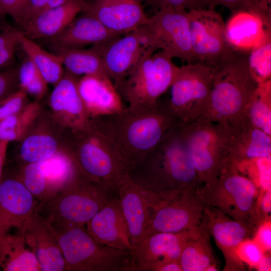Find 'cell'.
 Listing matches in <instances>:
<instances>
[{
    "label": "cell",
    "mask_w": 271,
    "mask_h": 271,
    "mask_svg": "<svg viewBox=\"0 0 271 271\" xmlns=\"http://www.w3.org/2000/svg\"><path fill=\"white\" fill-rule=\"evenodd\" d=\"M91 121L114 142L128 172L137 167L179 121L169 101L160 98L150 105L125 106L118 112Z\"/></svg>",
    "instance_id": "6da1fadb"
},
{
    "label": "cell",
    "mask_w": 271,
    "mask_h": 271,
    "mask_svg": "<svg viewBox=\"0 0 271 271\" xmlns=\"http://www.w3.org/2000/svg\"><path fill=\"white\" fill-rule=\"evenodd\" d=\"M128 174L138 184L167 199L195 193L202 185L177 124Z\"/></svg>",
    "instance_id": "7a4b0ae2"
},
{
    "label": "cell",
    "mask_w": 271,
    "mask_h": 271,
    "mask_svg": "<svg viewBox=\"0 0 271 271\" xmlns=\"http://www.w3.org/2000/svg\"><path fill=\"white\" fill-rule=\"evenodd\" d=\"M248 52L235 50L212 65L213 79L209 106L204 116L235 127L259 85L249 69Z\"/></svg>",
    "instance_id": "3957f363"
},
{
    "label": "cell",
    "mask_w": 271,
    "mask_h": 271,
    "mask_svg": "<svg viewBox=\"0 0 271 271\" xmlns=\"http://www.w3.org/2000/svg\"><path fill=\"white\" fill-rule=\"evenodd\" d=\"M177 125L201 182H212L230 157L240 129L205 116Z\"/></svg>",
    "instance_id": "277c9868"
},
{
    "label": "cell",
    "mask_w": 271,
    "mask_h": 271,
    "mask_svg": "<svg viewBox=\"0 0 271 271\" xmlns=\"http://www.w3.org/2000/svg\"><path fill=\"white\" fill-rule=\"evenodd\" d=\"M195 196L203 205L216 207L244 224L252 235L262 222L257 211L259 190L230 158L216 178L200 186Z\"/></svg>",
    "instance_id": "5b68a950"
},
{
    "label": "cell",
    "mask_w": 271,
    "mask_h": 271,
    "mask_svg": "<svg viewBox=\"0 0 271 271\" xmlns=\"http://www.w3.org/2000/svg\"><path fill=\"white\" fill-rule=\"evenodd\" d=\"M70 156L78 173L85 179L111 194H117L119 181L128 173L112 140L91 122L75 129Z\"/></svg>",
    "instance_id": "8992f818"
},
{
    "label": "cell",
    "mask_w": 271,
    "mask_h": 271,
    "mask_svg": "<svg viewBox=\"0 0 271 271\" xmlns=\"http://www.w3.org/2000/svg\"><path fill=\"white\" fill-rule=\"evenodd\" d=\"M53 226L66 271H132L130 250L99 243L84 226Z\"/></svg>",
    "instance_id": "52a82bcc"
},
{
    "label": "cell",
    "mask_w": 271,
    "mask_h": 271,
    "mask_svg": "<svg viewBox=\"0 0 271 271\" xmlns=\"http://www.w3.org/2000/svg\"><path fill=\"white\" fill-rule=\"evenodd\" d=\"M155 52L146 50L125 76L114 83L126 106L152 105L170 88L179 66L164 52Z\"/></svg>",
    "instance_id": "ba28073f"
},
{
    "label": "cell",
    "mask_w": 271,
    "mask_h": 271,
    "mask_svg": "<svg viewBox=\"0 0 271 271\" xmlns=\"http://www.w3.org/2000/svg\"><path fill=\"white\" fill-rule=\"evenodd\" d=\"M113 195L78 173L35 213L53 225L85 226Z\"/></svg>",
    "instance_id": "9c48e42d"
},
{
    "label": "cell",
    "mask_w": 271,
    "mask_h": 271,
    "mask_svg": "<svg viewBox=\"0 0 271 271\" xmlns=\"http://www.w3.org/2000/svg\"><path fill=\"white\" fill-rule=\"evenodd\" d=\"M139 28L146 50H160L172 59L188 63L195 62L188 11L160 8Z\"/></svg>",
    "instance_id": "30bf717a"
},
{
    "label": "cell",
    "mask_w": 271,
    "mask_h": 271,
    "mask_svg": "<svg viewBox=\"0 0 271 271\" xmlns=\"http://www.w3.org/2000/svg\"><path fill=\"white\" fill-rule=\"evenodd\" d=\"M213 79V68L209 64L193 62L179 67L168 100L178 123H187L206 114Z\"/></svg>",
    "instance_id": "8fae6325"
},
{
    "label": "cell",
    "mask_w": 271,
    "mask_h": 271,
    "mask_svg": "<svg viewBox=\"0 0 271 271\" xmlns=\"http://www.w3.org/2000/svg\"><path fill=\"white\" fill-rule=\"evenodd\" d=\"M192 51L195 61L212 66L235 49L228 42L225 23L214 9L188 11Z\"/></svg>",
    "instance_id": "7c38bea8"
},
{
    "label": "cell",
    "mask_w": 271,
    "mask_h": 271,
    "mask_svg": "<svg viewBox=\"0 0 271 271\" xmlns=\"http://www.w3.org/2000/svg\"><path fill=\"white\" fill-rule=\"evenodd\" d=\"M117 196L125 219L131 245L145 238L152 213L164 199L142 187L126 174L119 181Z\"/></svg>",
    "instance_id": "4fadbf2b"
},
{
    "label": "cell",
    "mask_w": 271,
    "mask_h": 271,
    "mask_svg": "<svg viewBox=\"0 0 271 271\" xmlns=\"http://www.w3.org/2000/svg\"><path fill=\"white\" fill-rule=\"evenodd\" d=\"M203 209V205L195 193L164 199L152 213L145 237L158 232L177 233L198 229Z\"/></svg>",
    "instance_id": "5bb4252c"
},
{
    "label": "cell",
    "mask_w": 271,
    "mask_h": 271,
    "mask_svg": "<svg viewBox=\"0 0 271 271\" xmlns=\"http://www.w3.org/2000/svg\"><path fill=\"white\" fill-rule=\"evenodd\" d=\"M201 224L212 236L221 251L224 271H244V264L237 254V248L244 239L251 238L252 232L244 224L219 209L203 205Z\"/></svg>",
    "instance_id": "9a60e30c"
},
{
    "label": "cell",
    "mask_w": 271,
    "mask_h": 271,
    "mask_svg": "<svg viewBox=\"0 0 271 271\" xmlns=\"http://www.w3.org/2000/svg\"><path fill=\"white\" fill-rule=\"evenodd\" d=\"M38 201L17 178L0 181V236L15 228L23 233L35 213Z\"/></svg>",
    "instance_id": "2e32d148"
},
{
    "label": "cell",
    "mask_w": 271,
    "mask_h": 271,
    "mask_svg": "<svg viewBox=\"0 0 271 271\" xmlns=\"http://www.w3.org/2000/svg\"><path fill=\"white\" fill-rule=\"evenodd\" d=\"M83 12L97 19L108 30L124 35L146 23L148 18L140 0H90Z\"/></svg>",
    "instance_id": "e0dca14e"
},
{
    "label": "cell",
    "mask_w": 271,
    "mask_h": 271,
    "mask_svg": "<svg viewBox=\"0 0 271 271\" xmlns=\"http://www.w3.org/2000/svg\"><path fill=\"white\" fill-rule=\"evenodd\" d=\"M199 228L177 233L158 232L142 240L130 250L132 271H144L155 262L179 260L185 244L200 232Z\"/></svg>",
    "instance_id": "ac0fdd59"
},
{
    "label": "cell",
    "mask_w": 271,
    "mask_h": 271,
    "mask_svg": "<svg viewBox=\"0 0 271 271\" xmlns=\"http://www.w3.org/2000/svg\"><path fill=\"white\" fill-rule=\"evenodd\" d=\"M85 225L89 234L102 245L122 250L133 248L117 195L111 196Z\"/></svg>",
    "instance_id": "d6986e66"
},
{
    "label": "cell",
    "mask_w": 271,
    "mask_h": 271,
    "mask_svg": "<svg viewBox=\"0 0 271 271\" xmlns=\"http://www.w3.org/2000/svg\"><path fill=\"white\" fill-rule=\"evenodd\" d=\"M23 233L27 245L38 260L41 270H66L57 233L52 224L35 213L27 223Z\"/></svg>",
    "instance_id": "ffe728a7"
},
{
    "label": "cell",
    "mask_w": 271,
    "mask_h": 271,
    "mask_svg": "<svg viewBox=\"0 0 271 271\" xmlns=\"http://www.w3.org/2000/svg\"><path fill=\"white\" fill-rule=\"evenodd\" d=\"M100 47L104 69L113 83L123 78L147 50L139 27Z\"/></svg>",
    "instance_id": "44dd1931"
},
{
    "label": "cell",
    "mask_w": 271,
    "mask_h": 271,
    "mask_svg": "<svg viewBox=\"0 0 271 271\" xmlns=\"http://www.w3.org/2000/svg\"><path fill=\"white\" fill-rule=\"evenodd\" d=\"M77 87L88 116L93 118L118 112L126 106L108 76H83Z\"/></svg>",
    "instance_id": "7402d4cb"
},
{
    "label": "cell",
    "mask_w": 271,
    "mask_h": 271,
    "mask_svg": "<svg viewBox=\"0 0 271 271\" xmlns=\"http://www.w3.org/2000/svg\"><path fill=\"white\" fill-rule=\"evenodd\" d=\"M81 13L60 34L49 40L51 47L81 49L104 46L120 36L110 32L91 15Z\"/></svg>",
    "instance_id": "603a6c76"
},
{
    "label": "cell",
    "mask_w": 271,
    "mask_h": 271,
    "mask_svg": "<svg viewBox=\"0 0 271 271\" xmlns=\"http://www.w3.org/2000/svg\"><path fill=\"white\" fill-rule=\"evenodd\" d=\"M85 0H71L61 7L43 11L22 27L33 40H50L60 34L84 9Z\"/></svg>",
    "instance_id": "cb8c5ba5"
},
{
    "label": "cell",
    "mask_w": 271,
    "mask_h": 271,
    "mask_svg": "<svg viewBox=\"0 0 271 271\" xmlns=\"http://www.w3.org/2000/svg\"><path fill=\"white\" fill-rule=\"evenodd\" d=\"M225 32L228 42L235 49L246 52L271 33L259 17L243 11L233 13L225 24Z\"/></svg>",
    "instance_id": "d4e9b609"
},
{
    "label": "cell",
    "mask_w": 271,
    "mask_h": 271,
    "mask_svg": "<svg viewBox=\"0 0 271 271\" xmlns=\"http://www.w3.org/2000/svg\"><path fill=\"white\" fill-rule=\"evenodd\" d=\"M77 82L75 76L66 71L55 85L50 101L55 110L66 113L75 128L80 129L88 125L90 120L79 93Z\"/></svg>",
    "instance_id": "484cf974"
},
{
    "label": "cell",
    "mask_w": 271,
    "mask_h": 271,
    "mask_svg": "<svg viewBox=\"0 0 271 271\" xmlns=\"http://www.w3.org/2000/svg\"><path fill=\"white\" fill-rule=\"evenodd\" d=\"M23 233L0 236V266L4 271H40L38 260L26 248Z\"/></svg>",
    "instance_id": "4316f807"
},
{
    "label": "cell",
    "mask_w": 271,
    "mask_h": 271,
    "mask_svg": "<svg viewBox=\"0 0 271 271\" xmlns=\"http://www.w3.org/2000/svg\"><path fill=\"white\" fill-rule=\"evenodd\" d=\"M51 48L60 58L66 71L75 77L108 76L103 66L100 46L88 49Z\"/></svg>",
    "instance_id": "83f0119b"
},
{
    "label": "cell",
    "mask_w": 271,
    "mask_h": 271,
    "mask_svg": "<svg viewBox=\"0 0 271 271\" xmlns=\"http://www.w3.org/2000/svg\"><path fill=\"white\" fill-rule=\"evenodd\" d=\"M254 127L271 135V80L260 84L240 116L235 127Z\"/></svg>",
    "instance_id": "f1b7e54d"
},
{
    "label": "cell",
    "mask_w": 271,
    "mask_h": 271,
    "mask_svg": "<svg viewBox=\"0 0 271 271\" xmlns=\"http://www.w3.org/2000/svg\"><path fill=\"white\" fill-rule=\"evenodd\" d=\"M239 129L229 158L236 164L270 158L271 135L254 127H245Z\"/></svg>",
    "instance_id": "f546056e"
},
{
    "label": "cell",
    "mask_w": 271,
    "mask_h": 271,
    "mask_svg": "<svg viewBox=\"0 0 271 271\" xmlns=\"http://www.w3.org/2000/svg\"><path fill=\"white\" fill-rule=\"evenodd\" d=\"M19 46L32 62L47 83L56 84L64 75L63 65L55 53L43 49L21 31Z\"/></svg>",
    "instance_id": "4dcf8cb0"
},
{
    "label": "cell",
    "mask_w": 271,
    "mask_h": 271,
    "mask_svg": "<svg viewBox=\"0 0 271 271\" xmlns=\"http://www.w3.org/2000/svg\"><path fill=\"white\" fill-rule=\"evenodd\" d=\"M207 230L201 224L199 234L184 246L179 257L183 271H205L211 265H217Z\"/></svg>",
    "instance_id": "1f68e13d"
},
{
    "label": "cell",
    "mask_w": 271,
    "mask_h": 271,
    "mask_svg": "<svg viewBox=\"0 0 271 271\" xmlns=\"http://www.w3.org/2000/svg\"><path fill=\"white\" fill-rule=\"evenodd\" d=\"M248 64L259 84L271 80V33L249 51Z\"/></svg>",
    "instance_id": "d6a6232c"
},
{
    "label": "cell",
    "mask_w": 271,
    "mask_h": 271,
    "mask_svg": "<svg viewBox=\"0 0 271 271\" xmlns=\"http://www.w3.org/2000/svg\"><path fill=\"white\" fill-rule=\"evenodd\" d=\"M57 143L48 135H33L23 142L20 155L26 163H33L47 160L56 154Z\"/></svg>",
    "instance_id": "836d02e7"
},
{
    "label": "cell",
    "mask_w": 271,
    "mask_h": 271,
    "mask_svg": "<svg viewBox=\"0 0 271 271\" xmlns=\"http://www.w3.org/2000/svg\"><path fill=\"white\" fill-rule=\"evenodd\" d=\"M211 7L223 6L233 13L248 12L259 17L264 26L271 30V0H209Z\"/></svg>",
    "instance_id": "e575fe53"
},
{
    "label": "cell",
    "mask_w": 271,
    "mask_h": 271,
    "mask_svg": "<svg viewBox=\"0 0 271 271\" xmlns=\"http://www.w3.org/2000/svg\"><path fill=\"white\" fill-rule=\"evenodd\" d=\"M18 78L19 86L24 92L41 96L46 91V82L27 56L18 67Z\"/></svg>",
    "instance_id": "d590c367"
},
{
    "label": "cell",
    "mask_w": 271,
    "mask_h": 271,
    "mask_svg": "<svg viewBox=\"0 0 271 271\" xmlns=\"http://www.w3.org/2000/svg\"><path fill=\"white\" fill-rule=\"evenodd\" d=\"M20 32L8 24L0 31V71L14 68Z\"/></svg>",
    "instance_id": "8d00e7d4"
},
{
    "label": "cell",
    "mask_w": 271,
    "mask_h": 271,
    "mask_svg": "<svg viewBox=\"0 0 271 271\" xmlns=\"http://www.w3.org/2000/svg\"><path fill=\"white\" fill-rule=\"evenodd\" d=\"M237 254L244 264L256 269L265 253L251 238H247L238 245Z\"/></svg>",
    "instance_id": "74e56055"
},
{
    "label": "cell",
    "mask_w": 271,
    "mask_h": 271,
    "mask_svg": "<svg viewBox=\"0 0 271 271\" xmlns=\"http://www.w3.org/2000/svg\"><path fill=\"white\" fill-rule=\"evenodd\" d=\"M155 3L159 9L170 8L187 11L212 9L209 0H156Z\"/></svg>",
    "instance_id": "f35d334b"
},
{
    "label": "cell",
    "mask_w": 271,
    "mask_h": 271,
    "mask_svg": "<svg viewBox=\"0 0 271 271\" xmlns=\"http://www.w3.org/2000/svg\"><path fill=\"white\" fill-rule=\"evenodd\" d=\"M25 98V92L19 90L0 101V121L16 114L21 108Z\"/></svg>",
    "instance_id": "ab89813d"
},
{
    "label": "cell",
    "mask_w": 271,
    "mask_h": 271,
    "mask_svg": "<svg viewBox=\"0 0 271 271\" xmlns=\"http://www.w3.org/2000/svg\"><path fill=\"white\" fill-rule=\"evenodd\" d=\"M18 67L0 71V101L16 92L19 85Z\"/></svg>",
    "instance_id": "60d3db41"
},
{
    "label": "cell",
    "mask_w": 271,
    "mask_h": 271,
    "mask_svg": "<svg viewBox=\"0 0 271 271\" xmlns=\"http://www.w3.org/2000/svg\"><path fill=\"white\" fill-rule=\"evenodd\" d=\"M28 0H0V15H9L19 25Z\"/></svg>",
    "instance_id": "b9f144b4"
},
{
    "label": "cell",
    "mask_w": 271,
    "mask_h": 271,
    "mask_svg": "<svg viewBox=\"0 0 271 271\" xmlns=\"http://www.w3.org/2000/svg\"><path fill=\"white\" fill-rule=\"evenodd\" d=\"M251 239L257 243L264 253H270L271 219L262 221L256 229Z\"/></svg>",
    "instance_id": "7bdbcfd3"
},
{
    "label": "cell",
    "mask_w": 271,
    "mask_h": 271,
    "mask_svg": "<svg viewBox=\"0 0 271 271\" xmlns=\"http://www.w3.org/2000/svg\"><path fill=\"white\" fill-rule=\"evenodd\" d=\"M49 0H28L19 26L22 28L43 12Z\"/></svg>",
    "instance_id": "ee69618b"
},
{
    "label": "cell",
    "mask_w": 271,
    "mask_h": 271,
    "mask_svg": "<svg viewBox=\"0 0 271 271\" xmlns=\"http://www.w3.org/2000/svg\"><path fill=\"white\" fill-rule=\"evenodd\" d=\"M257 211L259 217L262 221L271 219V187L258 196L257 201Z\"/></svg>",
    "instance_id": "f6af8a7d"
},
{
    "label": "cell",
    "mask_w": 271,
    "mask_h": 271,
    "mask_svg": "<svg viewBox=\"0 0 271 271\" xmlns=\"http://www.w3.org/2000/svg\"><path fill=\"white\" fill-rule=\"evenodd\" d=\"M144 271H183L179 260L155 262L146 266Z\"/></svg>",
    "instance_id": "bcb514c9"
},
{
    "label": "cell",
    "mask_w": 271,
    "mask_h": 271,
    "mask_svg": "<svg viewBox=\"0 0 271 271\" xmlns=\"http://www.w3.org/2000/svg\"><path fill=\"white\" fill-rule=\"evenodd\" d=\"M270 253H265L256 269L259 271H270L271 269Z\"/></svg>",
    "instance_id": "7dc6e473"
},
{
    "label": "cell",
    "mask_w": 271,
    "mask_h": 271,
    "mask_svg": "<svg viewBox=\"0 0 271 271\" xmlns=\"http://www.w3.org/2000/svg\"><path fill=\"white\" fill-rule=\"evenodd\" d=\"M7 142L0 141V181L2 178L3 167L6 157Z\"/></svg>",
    "instance_id": "c3c4849f"
},
{
    "label": "cell",
    "mask_w": 271,
    "mask_h": 271,
    "mask_svg": "<svg viewBox=\"0 0 271 271\" xmlns=\"http://www.w3.org/2000/svg\"><path fill=\"white\" fill-rule=\"evenodd\" d=\"M70 1L71 0H49L44 11L61 7Z\"/></svg>",
    "instance_id": "681fc988"
},
{
    "label": "cell",
    "mask_w": 271,
    "mask_h": 271,
    "mask_svg": "<svg viewBox=\"0 0 271 271\" xmlns=\"http://www.w3.org/2000/svg\"><path fill=\"white\" fill-rule=\"evenodd\" d=\"M219 270L217 265H211L208 266L205 271H218Z\"/></svg>",
    "instance_id": "f907efd6"
},
{
    "label": "cell",
    "mask_w": 271,
    "mask_h": 271,
    "mask_svg": "<svg viewBox=\"0 0 271 271\" xmlns=\"http://www.w3.org/2000/svg\"><path fill=\"white\" fill-rule=\"evenodd\" d=\"M3 16L0 15V31H1L5 26L7 25L5 23H4L2 20V18Z\"/></svg>",
    "instance_id": "816d5d0a"
},
{
    "label": "cell",
    "mask_w": 271,
    "mask_h": 271,
    "mask_svg": "<svg viewBox=\"0 0 271 271\" xmlns=\"http://www.w3.org/2000/svg\"><path fill=\"white\" fill-rule=\"evenodd\" d=\"M156 0H154V2L156 1Z\"/></svg>",
    "instance_id": "f5cc1de1"
},
{
    "label": "cell",
    "mask_w": 271,
    "mask_h": 271,
    "mask_svg": "<svg viewBox=\"0 0 271 271\" xmlns=\"http://www.w3.org/2000/svg\"><path fill=\"white\" fill-rule=\"evenodd\" d=\"M1 266H0V269H1Z\"/></svg>",
    "instance_id": "db71d44e"
}]
</instances>
